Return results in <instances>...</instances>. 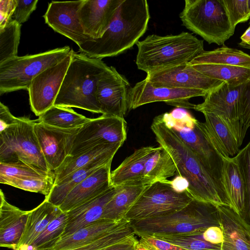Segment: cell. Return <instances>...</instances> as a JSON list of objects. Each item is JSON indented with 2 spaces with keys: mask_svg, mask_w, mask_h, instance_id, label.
Returning a JSON list of instances; mask_svg holds the SVG:
<instances>
[{
  "mask_svg": "<svg viewBox=\"0 0 250 250\" xmlns=\"http://www.w3.org/2000/svg\"><path fill=\"white\" fill-rule=\"evenodd\" d=\"M150 128L159 146L172 158L178 175L187 180V190L193 199L235 210L226 190L192 150L165 124L161 115L154 118Z\"/></svg>",
  "mask_w": 250,
  "mask_h": 250,
  "instance_id": "cell-1",
  "label": "cell"
},
{
  "mask_svg": "<svg viewBox=\"0 0 250 250\" xmlns=\"http://www.w3.org/2000/svg\"><path fill=\"white\" fill-rule=\"evenodd\" d=\"M150 18L146 0H123L103 36L82 44L79 51L95 59L118 55L137 43L146 32Z\"/></svg>",
  "mask_w": 250,
  "mask_h": 250,
  "instance_id": "cell-2",
  "label": "cell"
},
{
  "mask_svg": "<svg viewBox=\"0 0 250 250\" xmlns=\"http://www.w3.org/2000/svg\"><path fill=\"white\" fill-rule=\"evenodd\" d=\"M102 60L73 50L54 105L76 107L101 113L96 93L97 84L108 68Z\"/></svg>",
  "mask_w": 250,
  "mask_h": 250,
  "instance_id": "cell-3",
  "label": "cell"
},
{
  "mask_svg": "<svg viewBox=\"0 0 250 250\" xmlns=\"http://www.w3.org/2000/svg\"><path fill=\"white\" fill-rule=\"evenodd\" d=\"M138 69L146 73L188 63L204 49V41L188 32L148 35L136 44Z\"/></svg>",
  "mask_w": 250,
  "mask_h": 250,
  "instance_id": "cell-4",
  "label": "cell"
},
{
  "mask_svg": "<svg viewBox=\"0 0 250 250\" xmlns=\"http://www.w3.org/2000/svg\"><path fill=\"white\" fill-rule=\"evenodd\" d=\"M135 235L200 234L208 228L220 226L216 206L193 199L185 208L165 215L131 221Z\"/></svg>",
  "mask_w": 250,
  "mask_h": 250,
  "instance_id": "cell-5",
  "label": "cell"
},
{
  "mask_svg": "<svg viewBox=\"0 0 250 250\" xmlns=\"http://www.w3.org/2000/svg\"><path fill=\"white\" fill-rule=\"evenodd\" d=\"M183 25L209 44L224 45L234 33L222 0H185Z\"/></svg>",
  "mask_w": 250,
  "mask_h": 250,
  "instance_id": "cell-6",
  "label": "cell"
},
{
  "mask_svg": "<svg viewBox=\"0 0 250 250\" xmlns=\"http://www.w3.org/2000/svg\"><path fill=\"white\" fill-rule=\"evenodd\" d=\"M161 117L165 124L192 150L227 191L223 182V157L204 133L200 122L181 107L162 114Z\"/></svg>",
  "mask_w": 250,
  "mask_h": 250,
  "instance_id": "cell-7",
  "label": "cell"
},
{
  "mask_svg": "<svg viewBox=\"0 0 250 250\" xmlns=\"http://www.w3.org/2000/svg\"><path fill=\"white\" fill-rule=\"evenodd\" d=\"M36 121L19 117L17 124L0 132V163L20 161L54 176L44 158L35 132Z\"/></svg>",
  "mask_w": 250,
  "mask_h": 250,
  "instance_id": "cell-8",
  "label": "cell"
},
{
  "mask_svg": "<svg viewBox=\"0 0 250 250\" xmlns=\"http://www.w3.org/2000/svg\"><path fill=\"white\" fill-rule=\"evenodd\" d=\"M72 51L65 46L36 54L17 56L0 63V95L28 90L37 76L60 62Z\"/></svg>",
  "mask_w": 250,
  "mask_h": 250,
  "instance_id": "cell-9",
  "label": "cell"
},
{
  "mask_svg": "<svg viewBox=\"0 0 250 250\" xmlns=\"http://www.w3.org/2000/svg\"><path fill=\"white\" fill-rule=\"evenodd\" d=\"M193 199L187 190L176 191L170 180L156 182L146 187L125 219L131 222L168 214L185 208Z\"/></svg>",
  "mask_w": 250,
  "mask_h": 250,
  "instance_id": "cell-10",
  "label": "cell"
},
{
  "mask_svg": "<svg viewBox=\"0 0 250 250\" xmlns=\"http://www.w3.org/2000/svg\"><path fill=\"white\" fill-rule=\"evenodd\" d=\"M246 83L233 87L224 82L208 92L204 97V101L195 104L194 108L202 113H211L220 117L230 128L240 146L247 131L240 121L241 99Z\"/></svg>",
  "mask_w": 250,
  "mask_h": 250,
  "instance_id": "cell-11",
  "label": "cell"
},
{
  "mask_svg": "<svg viewBox=\"0 0 250 250\" xmlns=\"http://www.w3.org/2000/svg\"><path fill=\"white\" fill-rule=\"evenodd\" d=\"M126 137V122L124 118L102 115L91 119L82 126L69 155H76L102 144L123 145Z\"/></svg>",
  "mask_w": 250,
  "mask_h": 250,
  "instance_id": "cell-12",
  "label": "cell"
},
{
  "mask_svg": "<svg viewBox=\"0 0 250 250\" xmlns=\"http://www.w3.org/2000/svg\"><path fill=\"white\" fill-rule=\"evenodd\" d=\"M208 92L198 89L157 87L146 78L130 88L128 111L145 104L157 102L183 108L193 109L195 104L189 100L196 97H205Z\"/></svg>",
  "mask_w": 250,
  "mask_h": 250,
  "instance_id": "cell-13",
  "label": "cell"
},
{
  "mask_svg": "<svg viewBox=\"0 0 250 250\" xmlns=\"http://www.w3.org/2000/svg\"><path fill=\"white\" fill-rule=\"evenodd\" d=\"M72 52L58 63L37 76L28 89L32 111L40 116L54 105L64 76L70 63Z\"/></svg>",
  "mask_w": 250,
  "mask_h": 250,
  "instance_id": "cell-14",
  "label": "cell"
},
{
  "mask_svg": "<svg viewBox=\"0 0 250 250\" xmlns=\"http://www.w3.org/2000/svg\"><path fill=\"white\" fill-rule=\"evenodd\" d=\"M146 79L157 87L198 89L208 93L224 83L204 75L189 62L148 73Z\"/></svg>",
  "mask_w": 250,
  "mask_h": 250,
  "instance_id": "cell-15",
  "label": "cell"
},
{
  "mask_svg": "<svg viewBox=\"0 0 250 250\" xmlns=\"http://www.w3.org/2000/svg\"><path fill=\"white\" fill-rule=\"evenodd\" d=\"M130 84L125 77L109 66L99 80L96 98L101 114L124 118L128 111Z\"/></svg>",
  "mask_w": 250,
  "mask_h": 250,
  "instance_id": "cell-16",
  "label": "cell"
},
{
  "mask_svg": "<svg viewBox=\"0 0 250 250\" xmlns=\"http://www.w3.org/2000/svg\"><path fill=\"white\" fill-rule=\"evenodd\" d=\"M37 121L34 125L36 137L46 163L54 173L69 155L82 127L63 129Z\"/></svg>",
  "mask_w": 250,
  "mask_h": 250,
  "instance_id": "cell-17",
  "label": "cell"
},
{
  "mask_svg": "<svg viewBox=\"0 0 250 250\" xmlns=\"http://www.w3.org/2000/svg\"><path fill=\"white\" fill-rule=\"evenodd\" d=\"M84 0L52 1L43 16L45 22L55 31L68 38L79 47L94 40L85 34L79 17Z\"/></svg>",
  "mask_w": 250,
  "mask_h": 250,
  "instance_id": "cell-18",
  "label": "cell"
},
{
  "mask_svg": "<svg viewBox=\"0 0 250 250\" xmlns=\"http://www.w3.org/2000/svg\"><path fill=\"white\" fill-rule=\"evenodd\" d=\"M123 0H84L79 17L85 34L101 38L114 19Z\"/></svg>",
  "mask_w": 250,
  "mask_h": 250,
  "instance_id": "cell-19",
  "label": "cell"
},
{
  "mask_svg": "<svg viewBox=\"0 0 250 250\" xmlns=\"http://www.w3.org/2000/svg\"><path fill=\"white\" fill-rule=\"evenodd\" d=\"M111 163L102 167L75 187L59 207L60 209L66 212L110 188Z\"/></svg>",
  "mask_w": 250,
  "mask_h": 250,
  "instance_id": "cell-20",
  "label": "cell"
},
{
  "mask_svg": "<svg viewBox=\"0 0 250 250\" xmlns=\"http://www.w3.org/2000/svg\"><path fill=\"white\" fill-rule=\"evenodd\" d=\"M0 197V246L18 250L28 211L22 210L9 203L1 190Z\"/></svg>",
  "mask_w": 250,
  "mask_h": 250,
  "instance_id": "cell-21",
  "label": "cell"
},
{
  "mask_svg": "<svg viewBox=\"0 0 250 250\" xmlns=\"http://www.w3.org/2000/svg\"><path fill=\"white\" fill-rule=\"evenodd\" d=\"M119 188L111 187L97 197L66 212L67 224L62 236L71 234L82 228L102 219L105 206Z\"/></svg>",
  "mask_w": 250,
  "mask_h": 250,
  "instance_id": "cell-22",
  "label": "cell"
},
{
  "mask_svg": "<svg viewBox=\"0 0 250 250\" xmlns=\"http://www.w3.org/2000/svg\"><path fill=\"white\" fill-rule=\"evenodd\" d=\"M216 207L223 242L235 250H250V225L230 208Z\"/></svg>",
  "mask_w": 250,
  "mask_h": 250,
  "instance_id": "cell-23",
  "label": "cell"
},
{
  "mask_svg": "<svg viewBox=\"0 0 250 250\" xmlns=\"http://www.w3.org/2000/svg\"><path fill=\"white\" fill-rule=\"evenodd\" d=\"M155 148L150 146L142 147L126 157L116 169L111 172V186H146L144 183L145 164Z\"/></svg>",
  "mask_w": 250,
  "mask_h": 250,
  "instance_id": "cell-24",
  "label": "cell"
},
{
  "mask_svg": "<svg viewBox=\"0 0 250 250\" xmlns=\"http://www.w3.org/2000/svg\"><path fill=\"white\" fill-rule=\"evenodd\" d=\"M203 114L205 121L200 122V126L213 147L223 158L236 156L241 146L230 128L218 116L211 113Z\"/></svg>",
  "mask_w": 250,
  "mask_h": 250,
  "instance_id": "cell-25",
  "label": "cell"
},
{
  "mask_svg": "<svg viewBox=\"0 0 250 250\" xmlns=\"http://www.w3.org/2000/svg\"><path fill=\"white\" fill-rule=\"evenodd\" d=\"M101 219L74 233L62 236L52 250H67L91 243L127 221Z\"/></svg>",
  "mask_w": 250,
  "mask_h": 250,
  "instance_id": "cell-26",
  "label": "cell"
},
{
  "mask_svg": "<svg viewBox=\"0 0 250 250\" xmlns=\"http://www.w3.org/2000/svg\"><path fill=\"white\" fill-rule=\"evenodd\" d=\"M114 156L115 154H110L103 156L74 171L58 184L54 185L45 199L54 205L60 207L66 196L75 187L96 170L112 162Z\"/></svg>",
  "mask_w": 250,
  "mask_h": 250,
  "instance_id": "cell-27",
  "label": "cell"
},
{
  "mask_svg": "<svg viewBox=\"0 0 250 250\" xmlns=\"http://www.w3.org/2000/svg\"><path fill=\"white\" fill-rule=\"evenodd\" d=\"M62 211L45 199L36 208L28 211L25 227L18 250L30 246L49 224Z\"/></svg>",
  "mask_w": 250,
  "mask_h": 250,
  "instance_id": "cell-28",
  "label": "cell"
},
{
  "mask_svg": "<svg viewBox=\"0 0 250 250\" xmlns=\"http://www.w3.org/2000/svg\"><path fill=\"white\" fill-rule=\"evenodd\" d=\"M122 145L121 144H102L76 155L68 156L54 172V185L58 184L74 171L97 159L110 154L115 155Z\"/></svg>",
  "mask_w": 250,
  "mask_h": 250,
  "instance_id": "cell-29",
  "label": "cell"
},
{
  "mask_svg": "<svg viewBox=\"0 0 250 250\" xmlns=\"http://www.w3.org/2000/svg\"><path fill=\"white\" fill-rule=\"evenodd\" d=\"M223 182L235 211L241 216L245 208L246 189L240 168L234 157L223 158Z\"/></svg>",
  "mask_w": 250,
  "mask_h": 250,
  "instance_id": "cell-30",
  "label": "cell"
},
{
  "mask_svg": "<svg viewBox=\"0 0 250 250\" xmlns=\"http://www.w3.org/2000/svg\"><path fill=\"white\" fill-rule=\"evenodd\" d=\"M176 172L175 165L168 153L161 146L155 148L147 159L144 170V183L148 186L164 181Z\"/></svg>",
  "mask_w": 250,
  "mask_h": 250,
  "instance_id": "cell-31",
  "label": "cell"
},
{
  "mask_svg": "<svg viewBox=\"0 0 250 250\" xmlns=\"http://www.w3.org/2000/svg\"><path fill=\"white\" fill-rule=\"evenodd\" d=\"M147 186L120 187L104 208L102 219L120 221L125 216Z\"/></svg>",
  "mask_w": 250,
  "mask_h": 250,
  "instance_id": "cell-32",
  "label": "cell"
},
{
  "mask_svg": "<svg viewBox=\"0 0 250 250\" xmlns=\"http://www.w3.org/2000/svg\"><path fill=\"white\" fill-rule=\"evenodd\" d=\"M190 65L215 64L250 68V55L242 50L223 45L220 48L204 51L191 61Z\"/></svg>",
  "mask_w": 250,
  "mask_h": 250,
  "instance_id": "cell-33",
  "label": "cell"
},
{
  "mask_svg": "<svg viewBox=\"0 0 250 250\" xmlns=\"http://www.w3.org/2000/svg\"><path fill=\"white\" fill-rule=\"evenodd\" d=\"M191 66L204 75L222 81L230 86H238L250 81V68L249 67L215 64Z\"/></svg>",
  "mask_w": 250,
  "mask_h": 250,
  "instance_id": "cell-34",
  "label": "cell"
},
{
  "mask_svg": "<svg viewBox=\"0 0 250 250\" xmlns=\"http://www.w3.org/2000/svg\"><path fill=\"white\" fill-rule=\"evenodd\" d=\"M91 119L70 107L53 105L39 116L37 121L53 127L70 129L81 127Z\"/></svg>",
  "mask_w": 250,
  "mask_h": 250,
  "instance_id": "cell-35",
  "label": "cell"
},
{
  "mask_svg": "<svg viewBox=\"0 0 250 250\" xmlns=\"http://www.w3.org/2000/svg\"><path fill=\"white\" fill-rule=\"evenodd\" d=\"M67 224V213L62 211L54 218L30 245L21 250H52L63 235Z\"/></svg>",
  "mask_w": 250,
  "mask_h": 250,
  "instance_id": "cell-36",
  "label": "cell"
},
{
  "mask_svg": "<svg viewBox=\"0 0 250 250\" xmlns=\"http://www.w3.org/2000/svg\"><path fill=\"white\" fill-rule=\"evenodd\" d=\"M21 24L11 20L0 29V63L18 56Z\"/></svg>",
  "mask_w": 250,
  "mask_h": 250,
  "instance_id": "cell-37",
  "label": "cell"
},
{
  "mask_svg": "<svg viewBox=\"0 0 250 250\" xmlns=\"http://www.w3.org/2000/svg\"><path fill=\"white\" fill-rule=\"evenodd\" d=\"M133 234L131 222L127 220L91 243L67 250H103Z\"/></svg>",
  "mask_w": 250,
  "mask_h": 250,
  "instance_id": "cell-38",
  "label": "cell"
},
{
  "mask_svg": "<svg viewBox=\"0 0 250 250\" xmlns=\"http://www.w3.org/2000/svg\"><path fill=\"white\" fill-rule=\"evenodd\" d=\"M50 176L54 177L20 161L0 163V182L1 184L7 180L13 179Z\"/></svg>",
  "mask_w": 250,
  "mask_h": 250,
  "instance_id": "cell-39",
  "label": "cell"
},
{
  "mask_svg": "<svg viewBox=\"0 0 250 250\" xmlns=\"http://www.w3.org/2000/svg\"><path fill=\"white\" fill-rule=\"evenodd\" d=\"M188 250H221V245H214L203 239L202 234L153 236Z\"/></svg>",
  "mask_w": 250,
  "mask_h": 250,
  "instance_id": "cell-40",
  "label": "cell"
},
{
  "mask_svg": "<svg viewBox=\"0 0 250 250\" xmlns=\"http://www.w3.org/2000/svg\"><path fill=\"white\" fill-rule=\"evenodd\" d=\"M54 183V177H27L13 179L5 181L3 184L11 186L27 191L40 193L45 197L49 194Z\"/></svg>",
  "mask_w": 250,
  "mask_h": 250,
  "instance_id": "cell-41",
  "label": "cell"
},
{
  "mask_svg": "<svg viewBox=\"0 0 250 250\" xmlns=\"http://www.w3.org/2000/svg\"><path fill=\"white\" fill-rule=\"evenodd\" d=\"M245 183L246 200L242 217L250 225V142L234 157Z\"/></svg>",
  "mask_w": 250,
  "mask_h": 250,
  "instance_id": "cell-42",
  "label": "cell"
},
{
  "mask_svg": "<svg viewBox=\"0 0 250 250\" xmlns=\"http://www.w3.org/2000/svg\"><path fill=\"white\" fill-rule=\"evenodd\" d=\"M222 1L234 29L238 23L245 22L250 19V0H222Z\"/></svg>",
  "mask_w": 250,
  "mask_h": 250,
  "instance_id": "cell-43",
  "label": "cell"
},
{
  "mask_svg": "<svg viewBox=\"0 0 250 250\" xmlns=\"http://www.w3.org/2000/svg\"><path fill=\"white\" fill-rule=\"evenodd\" d=\"M38 0H17V6L12 20L20 24L26 21L31 13L36 9Z\"/></svg>",
  "mask_w": 250,
  "mask_h": 250,
  "instance_id": "cell-44",
  "label": "cell"
},
{
  "mask_svg": "<svg viewBox=\"0 0 250 250\" xmlns=\"http://www.w3.org/2000/svg\"><path fill=\"white\" fill-rule=\"evenodd\" d=\"M240 121L246 129L250 127V81L246 84L241 99Z\"/></svg>",
  "mask_w": 250,
  "mask_h": 250,
  "instance_id": "cell-45",
  "label": "cell"
},
{
  "mask_svg": "<svg viewBox=\"0 0 250 250\" xmlns=\"http://www.w3.org/2000/svg\"><path fill=\"white\" fill-rule=\"evenodd\" d=\"M17 4V0H0V29L12 20Z\"/></svg>",
  "mask_w": 250,
  "mask_h": 250,
  "instance_id": "cell-46",
  "label": "cell"
},
{
  "mask_svg": "<svg viewBox=\"0 0 250 250\" xmlns=\"http://www.w3.org/2000/svg\"><path fill=\"white\" fill-rule=\"evenodd\" d=\"M140 238L142 240L151 245L156 250H188L153 236H142Z\"/></svg>",
  "mask_w": 250,
  "mask_h": 250,
  "instance_id": "cell-47",
  "label": "cell"
},
{
  "mask_svg": "<svg viewBox=\"0 0 250 250\" xmlns=\"http://www.w3.org/2000/svg\"><path fill=\"white\" fill-rule=\"evenodd\" d=\"M19 117L13 116L9 108L1 102L0 103V132L18 123Z\"/></svg>",
  "mask_w": 250,
  "mask_h": 250,
  "instance_id": "cell-48",
  "label": "cell"
},
{
  "mask_svg": "<svg viewBox=\"0 0 250 250\" xmlns=\"http://www.w3.org/2000/svg\"><path fill=\"white\" fill-rule=\"evenodd\" d=\"M206 241L214 245H221L224 241L223 231L220 226H212L207 229L202 234Z\"/></svg>",
  "mask_w": 250,
  "mask_h": 250,
  "instance_id": "cell-49",
  "label": "cell"
},
{
  "mask_svg": "<svg viewBox=\"0 0 250 250\" xmlns=\"http://www.w3.org/2000/svg\"><path fill=\"white\" fill-rule=\"evenodd\" d=\"M138 240L133 234L103 250H134Z\"/></svg>",
  "mask_w": 250,
  "mask_h": 250,
  "instance_id": "cell-50",
  "label": "cell"
},
{
  "mask_svg": "<svg viewBox=\"0 0 250 250\" xmlns=\"http://www.w3.org/2000/svg\"><path fill=\"white\" fill-rule=\"evenodd\" d=\"M170 183L174 189L178 192H183L187 190L188 183L184 177L178 175L170 181Z\"/></svg>",
  "mask_w": 250,
  "mask_h": 250,
  "instance_id": "cell-51",
  "label": "cell"
},
{
  "mask_svg": "<svg viewBox=\"0 0 250 250\" xmlns=\"http://www.w3.org/2000/svg\"><path fill=\"white\" fill-rule=\"evenodd\" d=\"M239 45L242 47L250 48V25L240 37Z\"/></svg>",
  "mask_w": 250,
  "mask_h": 250,
  "instance_id": "cell-52",
  "label": "cell"
},
{
  "mask_svg": "<svg viewBox=\"0 0 250 250\" xmlns=\"http://www.w3.org/2000/svg\"><path fill=\"white\" fill-rule=\"evenodd\" d=\"M134 250H156L148 243L139 239L136 244Z\"/></svg>",
  "mask_w": 250,
  "mask_h": 250,
  "instance_id": "cell-53",
  "label": "cell"
},
{
  "mask_svg": "<svg viewBox=\"0 0 250 250\" xmlns=\"http://www.w3.org/2000/svg\"><path fill=\"white\" fill-rule=\"evenodd\" d=\"M221 250H235L230 247L229 246L224 242L222 243L221 245Z\"/></svg>",
  "mask_w": 250,
  "mask_h": 250,
  "instance_id": "cell-54",
  "label": "cell"
},
{
  "mask_svg": "<svg viewBox=\"0 0 250 250\" xmlns=\"http://www.w3.org/2000/svg\"><path fill=\"white\" fill-rule=\"evenodd\" d=\"M249 25H250V22H249Z\"/></svg>",
  "mask_w": 250,
  "mask_h": 250,
  "instance_id": "cell-55",
  "label": "cell"
}]
</instances>
